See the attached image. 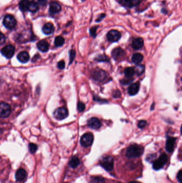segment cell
Wrapping results in <instances>:
<instances>
[{"label": "cell", "mask_w": 182, "mask_h": 183, "mask_svg": "<svg viewBox=\"0 0 182 183\" xmlns=\"http://www.w3.org/2000/svg\"><path fill=\"white\" fill-rule=\"evenodd\" d=\"M88 125L91 129H98L101 126V121L97 118L92 117L88 120Z\"/></svg>", "instance_id": "7c38bea8"}, {"label": "cell", "mask_w": 182, "mask_h": 183, "mask_svg": "<svg viewBox=\"0 0 182 183\" xmlns=\"http://www.w3.org/2000/svg\"><path fill=\"white\" fill-rule=\"evenodd\" d=\"M98 29V26H94L91 27L90 30V33L92 37H93L94 38H95L96 36V31L97 29Z\"/></svg>", "instance_id": "d6a6232c"}, {"label": "cell", "mask_w": 182, "mask_h": 183, "mask_svg": "<svg viewBox=\"0 0 182 183\" xmlns=\"http://www.w3.org/2000/svg\"><path fill=\"white\" fill-rule=\"evenodd\" d=\"M125 55V51L121 48L117 47L113 49L112 52V56L114 59L118 61L122 59Z\"/></svg>", "instance_id": "8fae6325"}, {"label": "cell", "mask_w": 182, "mask_h": 183, "mask_svg": "<svg viewBox=\"0 0 182 183\" xmlns=\"http://www.w3.org/2000/svg\"><path fill=\"white\" fill-rule=\"evenodd\" d=\"M92 78L98 82H104L107 78L108 74L105 71L101 69L94 70L91 73Z\"/></svg>", "instance_id": "3957f363"}, {"label": "cell", "mask_w": 182, "mask_h": 183, "mask_svg": "<svg viewBox=\"0 0 182 183\" xmlns=\"http://www.w3.org/2000/svg\"><path fill=\"white\" fill-rule=\"evenodd\" d=\"M112 96H113V97H114V98H119L120 96H121V93H120V92L119 90L114 91L113 92Z\"/></svg>", "instance_id": "f35d334b"}, {"label": "cell", "mask_w": 182, "mask_h": 183, "mask_svg": "<svg viewBox=\"0 0 182 183\" xmlns=\"http://www.w3.org/2000/svg\"><path fill=\"white\" fill-rule=\"evenodd\" d=\"M6 41V37L2 33L0 32V44H3Z\"/></svg>", "instance_id": "74e56055"}, {"label": "cell", "mask_w": 182, "mask_h": 183, "mask_svg": "<svg viewBox=\"0 0 182 183\" xmlns=\"http://www.w3.org/2000/svg\"><path fill=\"white\" fill-rule=\"evenodd\" d=\"M65 63L64 61H60L57 64V67L60 69H64L65 68Z\"/></svg>", "instance_id": "d590c367"}, {"label": "cell", "mask_w": 182, "mask_h": 183, "mask_svg": "<svg viewBox=\"0 0 182 183\" xmlns=\"http://www.w3.org/2000/svg\"><path fill=\"white\" fill-rule=\"evenodd\" d=\"M37 47L38 50H40L42 52L45 53L48 51L49 50V44L46 40H42L38 42Z\"/></svg>", "instance_id": "e0dca14e"}, {"label": "cell", "mask_w": 182, "mask_h": 183, "mask_svg": "<svg viewBox=\"0 0 182 183\" xmlns=\"http://www.w3.org/2000/svg\"><path fill=\"white\" fill-rule=\"evenodd\" d=\"M15 51V47L11 44H9L2 48L1 50V53L7 58H11L14 55Z\"/></svg>", "instance_id": "9c48e42d"}, {"label": "cell", "mask_w": 182, "mask_h": 183, "mask_svg": "<svg viewBox=\"0 0 182 183\" xmlns=\"http://www.w3.org/2000/svg\"><path fill=\"white\" fill-rule=\"evenodd\" d=\"M121 37V34L119 31L116 30H112L107 34V38L111 42L119 41Z\"/></svg>", "instance_id": "30bf717a"}, {"label": "cell", "mask_w": 182, "mask_h": 183, "mask_svg": "<svg viewBox=\"0 0 182 183\" xmlns=\"http://www.w3.org/2000/svg\"><path fill=\"white\" fill-rule=\"evenodd\" d=\"M36 55H35V56H34V57L33 58V59H32V61H33V62L34 61V60L35 61L36 60V58H38L39 57V55H38V57H36Z\"/></svg>", "instance_id": "ee69618b"}, {"label": "cell", "mask_w": 182, "mask_h": 183, "mask_svg": "<svg viewBox=\"0 0 182 183\" xmlns=\"http://www.w3.org/2000/svg\"><path fill=\"white\" fill-rule=\"evenodd\" d=\"M146 125H147V122L146 120H140L139 121L138 123V127L139 128L143 129L146 126Z\"/></svg>", "instance_id": "e575fe53"}, {"label": "cell", "mask_w": 182, "mask_h": 183, "mask_svg": "<svg viewBox=\"0 0 182 183\" xmlns=\"http://www.w3.org/2000/svg\"><path fill=\"white\" fill-rule=\"evenodd\" d=\"M85 1V0H82V1H83H83Z\"/></svg>", "instance_id": "bcb514c9"}, {"label": "cell", "mask_w": 182, "mask_h": 183, "mask_svg": "<svg viewBox=\"0 0 182 183\" xmlns=\"http://www.w3.org/2000/svg\"><path fill=\"white\" fill-rule=\"evenodd\" d=\"M120 3L121 4H123V6L128 8V3H129V0H119Z\"/></svg>", "instance_id": "ab89813d"}, {"label": "cell", "mask_w": 182, "mask_h": 183, "mask_svg": "<svg viewBox=\"0 0 182 183\" xmlns=\"http://www.w3.org/2000/svg\"><path fill=\"white\" fill-rule=\"evenodd\" d=\"M125 74L127 78H132V76L135 75V69L134 68L129 67L127 68L125 70Z\"/></svg>", "instance_id": "d4e9b609"}, {"label": "cell", "mask_w": 182, "mask_h": 183, "mask_svg": "<svg viewBox=\"0 0 182 183\" xmlns=\"http://www.w3.org/2000/svg\"><path fill=\"white\" fill-rule=\"evenodd\" d=\"M176 142V138L170 137L167 139L166 144V149L168 152H172L174 149V146Z\"/></svg>", "instance_id": "5bb4252c"}, {"label": "cell", "mask_w": 182, "mask_h": 183, "mask_svg": "<svg viewBox=\"0 0 182 183\" xmlns=\"http://www.w3.org/2000/svg\"><path fill=\"white\" fill-rule=\"evenodd\" d=\"M90 183H105V179L100 176H93L91 178Z\"/></svg>", "instance_id": "4316f807"}, {"label": "cell", "mask_w": 182, "mask_h": 183, "mask_svg": "<svg viewBox=\"0 0 182 183\" xmlns=\"http://www.w3.org/2000/svg\"><path fill=\"white\" fill-rule=\"evenodd\" d=\"M69 115V112L66 108L60 107L55 110L53 113V116L58 120H63Z\"/></svg>", "instance_id": "8992f818"}, {"label": "cell", "mask_w": 182, "mask_h": 183, "mask_svg": "<svg viewBox=\"0 0 182 183\" xmlns=\"http://www.w3.org/2000/svg\"><path fill=\"white\" fill-rule=\"evenodd\" d=\"M96 61L98 62H108L109 58L106 55H99L96 58Z\"/></svg>", "instance_id": "4dcf8cb0"}, {"label": "cell", "mask_w": 182, "mask_h": 183, "mask_svg": "<svg viewBox=\"0 0 182 183\" xmlns=\"http://www.w3.org/2000/svg\"><path fill=\"white\" fill-rule=\"evenodd\" d=\"M141 2V0H129L128 8H131L134 6H137Z\"/></svg>", "instance_id": "f1b7e54d"}, {"label": "cell", "mask_w": 182, "mask_h": 183, "mask_svg": "<svg viewBox=\"0 0 182 183\" xmlns=\"http://www.w3.org/2000/svg\"><path fill=\"white\" fill-rule=\"evenodd\" d=\"M62 9L61 6L58 3L55 2H52L50 4L49 7V13L51 15H54L60 11Z\"/></svg>", "instance_id": "9a60e30c"}, {"label": "cell", "mask_w": 182, "mask_h": 183, "mask_svg": "<svg viewBox=\"0 0 182 183\" xmlns=\"http://www.w3.org/2000/svg\"><path fill=\"white\" fill-rule=\"evenodd\" d=\"M132 79L131 78H127H127H125L121 81V84L123 85H127V84H129L130 82H132Z\"/></svg>", "instance_id": "8d00e7d4"}, {"label": "cell", "mask_w": 182, "mask_h": 183, "mask_svg": "<svg viewBox=\"0 0 182 183\" xmlns=\"http://www.w3.org/2000/svg\"><path fill=\"white\" fill-rule=\"evenodd\" d=\"M29 55L26 51H22L17 55V59L21 63H27L29 60Z\"/></svg>", "instance_id": "ac0fdd59"}, {"label": "cell", "mask_w": 182, "mask_h": 183, "mask_svg": "<svg viewBox=\"0 0 182 183\" xmlns=\"http://www.w3.org/2000/svg\"><path fill=\"white\" fill-rule=\"evenodd\" d=\"M144 40L141 38H136L132 42V47L134 49L138 50L143 47Z\"/></svg>", "instance_id": "4fadbf2b"}, {"label": "cell", "mask_w": 182, "mask_h": 183, "mask_svg": "<svg viewBox=\"0 0 182 183\" xmlns=\"http://www.w3.org/2000/svg\"><path fill=\"white\" fill-rule=\"evenodd\" d=\"M3 24L6 29L11 30L16 25L17 22L15 17L11 15H7L3 19Z\"/></svg>", "instance_id": "52a82bcc"}, {"label": "cell", "mask_w": 182, "mask_h": 183, "mask_svg": "<svg viewBox=\"0 0 182 183\" xmlns=\"http://www.w3.org/2000/svg\"><path fill=\"white\" fill-rule=\"evenodd\" d=\"M144 152V148L141 146L134 144L128 147L126 156L128 158H136L141 156Z\"/></svg>", "instance_id": "6da1fadb"}, {"label": "cell", "mask_w": 182, "mask_h": 183, "mask_svg": "<svg viewBox=\"0 0 182 183\" xmlns=\"http://www.w3.org/2000/svg\"><path fill=\"white\" fill-rule=\"evenodd\" d=\"M94 141V136L91 133H86L82 136L80 143L85 147H89L92 144Z\"/></svg>", "instance_id": "5b68a950"}, {"label": "cell", "mask_w": 182, "mask_h": 183, "mask_svg": "<svg viewBox=\"0 0 182 183\" xmlns=\"http://www.w3.org/2000/svg\"><path fill=\"white\" fill-rule=\"evenodd\" d=\"M105 16H106V15H105V13L101 14V15H100L99 16V17H98L97 19L96 20V22H100L101 21H102V20L105 17Z\"/></svg>", "instance_id": "60d3db41"}, {"label": "cell", "mask_w": 182, "mask_h": 183, "mask_svg": "<svg viewBox=\"0 0 182 183\" xmlns=\"http://www.w3.org/2000/svg\"><path fill=\"white\" fill-rule=\"evenodd\" d=\"M168 160V156L165 153H162L160 155V156L157 160L154 161L153 163V168L154 170H158L162 168L163 166L166 163Z\"/></svg>", "instance_id": "277c9868"}, {"label": "cell", "mask_w": 182, "mask_h": 183, "mask_svg": "<svg viewBox=\"0 0 182 183\" xmlns=\"http://www.w3.org/2000/svg\"><path fill=\"white\" fill-rule=\"evenodd\" d=\"M129 183H140V182H137V181H132V182H129Z\"/></svg>", "instance_id": "f6af8a7d"}, {"label": "cell", "mask_w": 182, "mask_h": 183, "mask_svg": "<svg viewBox=\"0 0 182 183\" xmlns=\"http://www.w3.org/2000/svg\"><path fill=\"white\" fill-rule=\"evenodd\" d=\"M11 112V108L8 103L6 102L0 103V117L2 118L8 117Z\"/></svg>", "instance_id": "ba28073f"}, {"label": "cell", "mask_w": 182, "mask_h": 183, "mask_svg": "<svg viewBox=\"0 0 182 183\" xmlns=\"http://www.w3.org/2000/svg\"><path fill=\"white\" fill-rule=\"evenodd\" d=\"M28 149H29V152H31L32 154H33V153L36 152L37 149H38V146L35 144L31 143L29 144Z\"/></svg>", "instance_id": "f546056e"}, {"label": "cell", "mask_w": 182, "mask_h": 183, "mask_svg": "<svg viewBox=\"0 0 182 183\" xmlns=\"http://www.w3.org/2000/svg\"><path fill=\"white\" fill-rule=\"evenodd\" d=\"M69 64H71V63H72L73 61L74 60V58H75V57H76V51H74V50H73V49L71 50V51H69Z\"/></svg>", "instance_id": "1f68e13d"}, {"label": "cell", "mask_w": 182, "mask_h": 183, "mask_svg": "<svg viewBox=\"0 0 182 183\" xmlns=\"http://www.w3.org/2000/svg\"><path fill=\"white\" fill-rule=\"evenodd\" d=\"M54 30H55L54 26L51 23H50L46 24L42 28V31L46 35L52 34L54 32Z\"/></svg>", "instance_id": "d6986e66"}, {"label": "cell", "mask_w": 182, "mask_h": 183, "mask_svg": "<svg viewBox=\"0 0 182 183\" xmlns=\"http://www.w3.org/2000/svg\"><path fill=\"white\" fill-rule=\"evenodd\" d=\"M99 163L101 166L107 171L113 170L114 167L113 158L111 156H106L101 160Z\"/></svg>", "instance_id": "7a4b0ae2"}, {"label": "cell", "mask_w": 182, "mask_h": 183, "mask_svg": "<svg viewBox=\"0 0 182 183\" xmlns=\"http://www.w3.org/2000/svg\"><path fill=\"white\" fill-rule=\"evenodd\" d=\"M143 60V55L140 53H136L134 54L132 57V62L136 64H139L141 63V61Z\"/></svg>", "instance_id": "44dd1931"}, {"label": "cell", "mask_w": 182, "mask_h": 183, "mask_svg": "<svg viewBox=\"0 0 182 183\" xmlns=\"http://www.w3.org/2000/svg\"><path fill=\"white\" fill-rule=\"evenodd\" d=\"M80 160L76 156H73L71 158L69 162V167L72 168H76L80 164Z\"/></svg>", "instance_id": "7402d4cb"}, {"label": "cell", "mask_w": 182, "mask_h": 183, "mask_svg": "<svg viewBox=\"0 0 182 183\" xmlns=\"http://www.w3.org/2000/svg\"><path fill=\"white\" fill-rule=\"evenodd\" d=\"M139 86L140 85L138 82L132 84V85L130 86L128 89V94L130 95H132V96L136 94L139 91Z\"/></svg>", "instance_id": "2e32d148"}, {"label": "cell", "mask_w": 182, "mask_h": 183, "mask_svg": "<svg viewBox=\"0 0 182 183\" xmlns=\"http://www.w3.org/2000/svg\"><path fill=\"white\" fill-rule=\"evenodd\" d=\"M64 43H65V40L62 37L58 36L55 38V45L57 47H60L62 46L63 44H64Z\"/></svg>", "instance_id": "484cf974"}, {"label": "cell", "mask_w": 182, "mask_h": 183, "mask_svg": "<svg viewBox=\"0 0 182 183\" xmlns=\"http://www.w3.org/2000/svg\"><path fill=\"white\" fill-rule=\"evenodd\" d=\"M38 4L34 1H31L28 6V10L31 13H36L38 10Z\"/></svg>", "instance_id": "cb8c5ba5"}, {"label": "cell", "mask_w": 182, "mask_h": 183, "mask_svg": "<svg viewBox=\"0 0 182 183\" xmlns=\"http://www.w3.org/2000/svg\"><path fill=\"white\" fill-rule=\"evenodd\" d=\"M85 104L82 102H79L78 103V109L80 112H82L85 109Z\"/></svg>", "instance_id": "836d02e7"}, {"label": "cell", "mask_w": 182, "mask_h": 183, "mask_svg": "<svg viewBox=\"0 0 182 183\" xmlns=\"http://www.w3.org/2000/svg\"><path fill=\"white\" fill-rule=\"evenodd\" d=\"M30 1L28 0H22L19 3V9L22 11L28 10V6Z\"/></svg>", "instance_id": "603a6c76"}, {"label": "cell", "mask_w": 182, "mask_h": 183, "mask_svg": "<svg viewBox=\"0 0 182 183\" xmlns=\"http://www.w3.org/2000/svg\"><path fill=\"white\" fill-rule=\"evenodd\" d=\"M177 180L178 181L179 183H182V171L181 170L179 171V172H178V173L177 174Z\"/></svg>", "instance_id": "b9f144b4"}, {"label": "cell", "mask_w": 182, "mask_h": 183, "mask_svg": "<svg viewBox=\"0 0 182 183\" xmlns=\"http://www.w3.org/2000/svg\"><path fill=\"white\" fill-rule=\"evenodd\" d=\"M26 172L22 168H20L17 171L16 173V179L17 181H22L26 177Z\"/></svg>", "instance_id": "ffe728a7"}, {"label": "cell", "mask_w": 182, "mask_h": 183, "mask_svg": "<svg viewBox=\"0 0 182 183\" xmlns=\"http://www.w3.org/2000/svg\"><path fill=\"white\" fill-rule=\"evenodd\" d=\"M48 0H38V3L42 6H46Z\"/></svg>", "instance_id": "7bdbcfd3"}, {"label": "cell", "mask_w": 182, "mask_h": 183, "mask_svg": "<svg viewBox=\"0 0 182 183\" xmlns=\"http://www.w3.org/2000/svg\"><path fill=\"white\" fill-rule=\"evenodd\" d=\"M134 69L135 73H136L138 76L142 75V73L144 71V66L143 65H138Z\"/></svg>", "instance_id": "83f0119b"}]
</instances>
